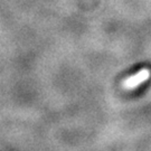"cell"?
<instances>
[{
	"label": "cell",
	"mask_w": 151,
	"mask_h": 151,
	"mask_svg": "<svg viewBox=\"0 0 151 151\" xmlns=\"http://www.w3.org/2000/svg\"><path fill=\"white\" fill-rule=\"evenodd\" d=\"M150 77V70L143 68L140 72H138L134 75L128 77L125 81L123 82V87L125 90H133L137 86L141 85L143 82H146L149 80Z\"/></svg>",
	"instance_id": "6da1fadb"
}]
</instances>
